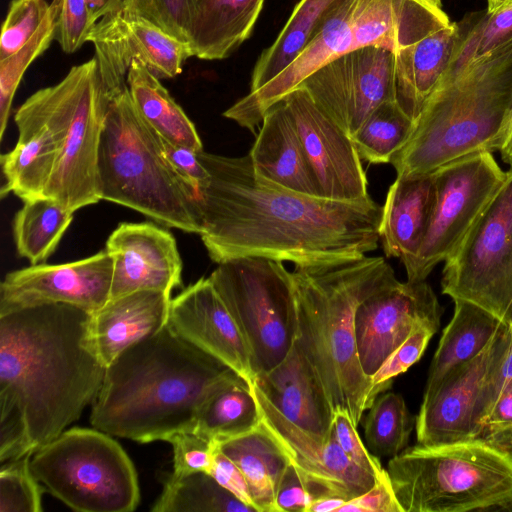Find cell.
<instances>
[{"label":"cell","mask_w":512,"mask_h":512,"mask_svg":"<svg viewBox=\"0 0 512 512\" xmlns=\"http://www.w3.org/2000/svg\"><path fill=\"white\" fill-rule=\"evenodd\" d=\"M285 100L321 198L353 202L369 197L367 177L351 137L301 86Z\"/></svg>","instance_id":"17"},{"label":"cell","mask_w":512,"mask_h":512,"mask_svg":"<svg viewBox=\"0 0 512 512\" xmlns=\"http://www.w3.org/2000/svg\"><path fill=\"white\" fill-rule=\"evenodd\" d=\"M335 0H300L274 43L252 71L249 93L256 92L287 69L303 52L324 11Z\"/></svg>","instance_id":"34"},{"label":"cell","mask_w":512,"mask_h":512,"mask_svg":"<svg viewBox=\"0 0 512 512\" xmlns=\"http://www.w3.org/2000/svg\"><path fill=\"white\" fill-rule=\"evenodd\" d=\"M453 301L454 313L443 330L424 392L435 387L451 369L478 356L504 325L492 313L476 304L464 300Z\"/></svg>","instance_id":"31"},{"label":"cell","mask_w":512,"mask_h":512,"mask_svg":"<svg viewBox=\"0 0 512 512\" xmlns=\"http://www.w3.org/2000/svg\"><path fill=\"white\" fill-rule=\"evenodd\" d=\"M168 326L249 384L254 383L249 346L209 277L197 280L171 298Z\"/></svg>","instance_id":"23"},{"label":"cell","mask_w":512,"mask_h":512,"mask_svg":"<svg viewBox=\"0 0 512 512\" xmlns=\"http://www.w3.org/2000/svg\"><path fill=\"white\" fill-rule=\"evenodd\" d=\"M87 42L108 96L127 87V74L134 60H141L159 79L173 78L193 57L189 42L179 40L155 24L118 12L100 18L89 31Z\"/></svg>","instance_id":"15"},{"label":"cell","mask_w":512,"mask_h":512,"mask_svg":"<svg viewBox=\"0 0 512 512\" xmlns=\"http://www.w3.org/2000/svg\"><path fill=\"white\" fill-rule=\"evenodd\" d=\"M510 342V329L502 325L478 356L454 367L435 387L424 392L415 423L418 444H443L477 437L475 417L483 385Z\"/></svg>","instance_id":"20"},{"label":"cell","mask_w":512,"mask_h":512,"mask_svg":"<svg viewBox=\"0 0 512 512\" xmlns=\"http://www.w3.org/2000/svg\"><path fill=\"white\" fill-rule=\"evenodd\" d=\"M434 201L433 175L399 177L389 187L379 226L380 241L387 257L402 263L418 251Z\"/></svg>","instance_id":"28"},{"label":"cell","mask_w":512,"mask_h":512,"mask_svg":"<svg viewBox=\"0 0 512 512\" xmlns=\"http://www.w3.org/2000/svg\"><path fill=\"white\" fill-rule=\"evenodd\" d=\"M438 329L433 325L417 327L371 377L372 384L383 392L388 391L393 378L407 371L421 358Z\"/></svg>","instance_id":"44"},{"label":"cell","mask_w":512,"mask_h":512,"mask_svg":"<svg viewBox=\"0 0 512 512\" xmlns=\"http://www.w3.org/2000/svg\"><path fill=\"white\" fill-rule=\"evenodd\" d=\"M415 127L396 100L380 104L351 136L361 158L372 164L391 163Z\"/></svg>","instance_id":"37"},{"label":"cell","mask_w":512,"mask_h":512,"mask_svg":"<svg viewBox=\"0 0 512 512\" xmlns=\"http://www.w3.org/2000/svg\"><path fill=\"white\" fill-rule=\"evenodd\" d=\"M511 2L512 0H487L486 10L491 13Z\"/></svg>","instance_id":"56"},{"label":"cell","mask_w":512,"mask_h":512,"mask_svg":"<svg viewBox=\"0 0 512 512\" xmlns=\"http://www.w3.org/2000/svg\"><path fill=\"white\" fill-rule=\"evenodd\" d=\"M31 455L2 463L0 512L42 511V487L30 468Z\"/></svg>","instance_id":"42"},{"label":"cell","mask_w":512,"mask_h":512,"mask_svg":"<svg viewBox=\"0 0 512 512\" xmlns=\"http://www.w3.org/2000/svg\"><path fill=\"white\" fill-rule=\"evenodd\" d=\"M255 385L290 422L325 441L333 437L334 411L313 366L295 344Z\"/></svg>","instance_id":"25"},{"label":"cell","mask_w":512,"mask_h":512,"mask_svg":"<svg viewBox=\"0 0 512 512\" xmlns=\"http://www.w3.org/2000/svg\"><path fill=\"white\" fill-rule=\"evenodd\" d=\"M248 155L259 177L290 191L319 197L284 99L276 102L265 113Z\"/></svg>","instance_id":"26"},{"label":"cell","mask_w":512,"mask_h":512,"mask_svg":"<svg viewBox=\"0 0 512 512\" xmlns=\"http://www.w3.org/2000/svg\"><path fill=\"white\" fill-rule=\"evenodd\" d=\"M460 38L457 22L395 54V99L414 121L447 71Z\"/></svg>","instance_id":"27"},{"label":"cell","mask_w":512,"mask_h":512,"mask_svg":"<svg viewBox=\"0 0 512 512\" xmlns=\"http://www.w3.org/2000/svg\"><path fill=\"white\" fill-rule=\"evenodd\" d=\"M90 313L65 304L0 315V461L32 455L96 398L106 372L86 344Z\"/></svg>","instance_id":"2"},{"label":"cell","mask_w":512,"mask_h":512,"mask_svg":"<svg viewBox=\"0 0 512 512\" xmlns=\"http://www.w3.org/2000/svg\"><path fill=\"white\" fill-rule=\"evenodd\" d=\"M23 203L13 221L16 249L31 265L41 264L57 248L74 213L50 198Z\"/></svg>","instance_id":"35"},{"label":"cell","mask_w":512,"mask_h":512,"mask_svg":"<svg viewBox=\"0 0 512 512\" xmlns=\"http://www.w3.org/2000/svg\"><path fill=\"white\" fill-rule=\"evenodd\" d=\"M387 473L403 512L512 511V457L480 438L408 447Z\"/></svg>","instance_id":"8"},{"label":"cell","mask_w":512,"mask_h":512,"mask_svg":"<svg viewBox=\"0 0 512 512\" xmlns=\"http://www.w3.org/2000/svg\"><path fill=\"white\" fill-rule=\"evenodd\" d=\"M442 293L512 325V167L485 210L445 261Z\"/></svg>","instance_id":"12"},{"label":"cell","mask_w":512,"mask_h":512,"mask_svg":"<svg viewBox=\"0 0 512 512\" xmlns=\"http://www.w3.org/2000/svg\"><path fill=\"white\" fill-rule=\"evenodd\" d=\"M345 501L337 498H320L313 500L308 512H337Z\"/></svg>","instance_id":"53"},{"label":"cell","mask_w":512,"mask_h":512,"mask_svg":"<svg viewBox=\"0 0 512 512\" xmlns=\"http://www.w3.org/2000/svg\"><path fill=\"white\" fill-rule=\"evenodd\" d=\"M164 155L179 177L194 190L196 195L209 177L197 151L173 144L161 138Z\"/></svg>","instance_id":"49"},{"label":"cell","mask_w":512,"mask_h":512,"mask_svg":"<svg viewBox=\"0 0 512 512\" xmlns=\"http://www.w3.org/2000/svg\"><path fill=\"white\" fill-rule=\"evenodd\" d=\"M94 25L88 0H62L56 40L65 53H73L87 42Z\"/></svg>","instance_id":"46"},{"label":"cell","mask_w":512,"mask_h":512,"mask_svg":"<svg viewBox=\"0 0 512 512\" xmlns=\"http://www.w3.org/2000/svg\"><path fill=\"white\" fill-rule=\"evenodd\" d=\"M63 130L62 147L45 198L74 213L98 203V150L109 96L96 59L73 66L46 87Z\"/></svg>","instance_id":"11"},{"label":"cell","mask_w":512,"mask_h":512,"mask_svg":"<svg viewBox=\"0 0 512 512\" xmlns=\"http://www.w3.org/2000/svg\"><path fill=\"white\" fill-rule=\"evenodd\" d=\"M217 446L244 474L256 511L278 512L277 488L290 461L263 424Z\"/></svg>","instance_id":"30"},{"label":"cell","mask_w":512,"mask_h":512,"mask_svg":"<svg viewBox=\"0 0 512 512\" xmlns=\"http://www.w3.org/2000/svg\"><path fill=\"white\" fill-rule=\"evenodd\" d=\"M499 152L502 160L512 167V121Z\"/></svg>","instance_id":"55"},{"label":"cell","mask_w":512,"mask_h":512,"mask_svg":"<svg viewBox=\"0 0 512 512\" xmlns=\"http://www.w3.org/2000/svg\"><path fill=\"white\" fill-rule=\"evenodd\" d=\"M171 294L162 291L132 292L108 302L89 315L86 344L104 367L126 349L168 324Z\"/></svg>","instance_id":"24"},{"label":"cell","mask_w":512,"mask_h":512,"mask_svg":"<svg viewBox=\"0 0 512 512\" xmlns=\"http://www.w3.org/2000/svg\"><path fill=\"white\" fill-rule=\"evenodd\" d=\"M154 512H255L207 472L171 474L151 509Z\"/></svg>","instance_id":"36"},{"label":"cell","mask_w":512,"mask_h":512,"mask_svg":"<svg viewBox=\"0 0 512 512\" xmlns=\"http://www.w3.org/2000/svg\"><path fill=\"white\" fill-rule=\"evenodd\" d=\"M261 423L252 385L240 378L213 393L201 407L193 431L215 443L245 434Z\"/></svg>","instance_id":"33"},{"label":"cell","mask_w":512,"mask_h":512,"mask_svg":"<svg viewBox=\"0 0 512 512\" xmlns=\"http://www.w3.org/2000/svg\"><path fill=\"white\" fill-rule=\"evenodd\" d=\"M337 512H403L395 496L388 473L368 491L343 503Z\"/></svg>","instance_id":"50"},{"label":"cell","mask_w":512,"mask_h":512,"mask_svg":"<svg viewBox=\"0 0 512 512\" xmlns=\"http://www.w3.org/2000/svg\"><path fill=\"white\" fill-rule=\"evenodd\" d=\"M493 153L448 163L432 173L434 201L423 241L403 262L407 281H424L458 248L506 178Z\"/></svg>","instance_id":"13"},{"label":"cell","mask_w":512,"mask_h":512,"mask_svg":"<svg viewBox=\"0 0 512 512\" xmlns=\"http://www.w3.org/2000/svg\"><path fill=\"white\" fill-rule=\"evenodd\" d=\"M442 311L426 280H397L365 298L355 313L356 348L363 373L371 379L417 327H440Z\"/></svg>","instance_id":"16"},{"label":"cell","mask_w":512,"mask_h":512,"mask_svg":"<svg viewBox=\"0 0 512 512\" xmlns=\"http://www.w3.org/2000/svg\"><path fill=\"white\" fill-rule=\"evenodd\" d=\"M451 23L440 0H335L298 58L268 84L235 102L223 116L254 132L272 105L328 61L368 45L396 53Z\"/></svg>","instance_id":"6"},{"label":"cell","mask_w":512,"mask_h":512,"mask_svg":"<svg viewBox=\"0 0 512 512\" xmlns=\"http://www.w3.org/2000/svg\"><path fill=\"white\" fill-rule=\"evenodd\" d=\"M509 329H510V332H511V339H512V325H511V327Z\"/></svg>","instance_id":"57"},{"label":"cell","mask_w":512,"mask_h":512,"mask_svg":"<svg viewBox=\"0 0 512 512\" xmlns=\"http://www.w3.org/2000/svg\"><path fill=\"white\" fill-rule=\"evenodd\" d=\"M457 24L460 38L453 59L441 79L454 75L469 63L512 42V2L491 13L484 10L467 14Z\"/></svg>","instance_id":"38"},{"label":"cell","mask_w":512,"mask_h":512,"mask_svg":"<svg viewBox=\"0 0 512 512\" xmlns=\"http://www.w3.org/2000/svg\"><path fill=\"white\" fill-rule=\"evenodd\" d=\"M209 173L199 189L200 237L210 259L260 257L313 266L378 248L382 207L296 193L259 177L249 155L198 153Z\"/></svg>","instance_id":"1"},{"label":"cell","mask_w":512,"mask_h":512,"mask_svg":"<svg viewBox=\"0 0 512 512\" xmlns=\"http://www.w3.org/2000/svg\"><path fill=\"white\" fill-rule=\"evenodd\" d=\"M97 172L101 200L200 234L197 195L168 163L161 137L138 114L128 86L109 96Z\"/></svg>","instance_id":"7"},{"label":"cell","mask_w":512,"mask_h":512,"mask_svg":"<svg viewBox=\"0 0 512 512\" xmlns=\"http://www.w3.org/2000/svg\"><path fill=\"white\" fill-rule=\"evenodd\" d=\"M173 474L186 475L194 472L209 473L217 444L193 430L172 436Z\"/></svg>","instance_id":"45"},{"label":"cell","mask_w":512,"mask_h":512,"mask_svg":"<svg viewBox=\"0 0 512 512\" xmlns=\"http://www.w3.org/2000/svg\"><path fill=\"white\" fill-rule=\"evenodd\" d=\"M127 86L133 104L146 124L161 138L180 146L203 151L193 122L148 67L139 59L131 63Z\"/></svg>","instance_id":"32"},{"label":"cell","mask_w":512,"mask_h":512,"mask_svg":"<svg viewBox=\"0 0 512 512\" xmlns=\"http://www.w3.org/2000/svg\"><path fill=\"white\" fill-rule=\"evenodd\" d=\"M94 24L112 12L116 0H88Z\"/></svg>","instance_id":"54"},{"label":"cell","mask_w":512,"mask_h":512,"mask_svg":"<svg viewBox=\"0 0 512 512\" xmlns=\"http://www.w3.org/2000/svg\"><path fill=\"white\" fill-rule=\"evenodd\" d=\"M18 141L1 156L5 183L1 195L12 192L23 202L45 198L62 147L63 130L52 102L42 88L14 115Z\"/></svg>","instance_id":"21"},{"label":"cell","mask_w":512,"mask_h":512,"mask_svg":"<svg viewBox=\"0 0 512 512\" xmlns=\"http://www.w3.org/2000/svg\"><path fill=\"white\" fill-rule=\"evenodd\" d=\"M209 474L237 499L257 512L253 506L244 474L229 457L219 450L218 446L215 449L213 464Z\"/></svg>","instance_id":"51"},{"label":"cell","mask_w":512,"mask_h":512,"mask_svg":"<svg viewBox=\"0 0 512 512\" xmlns=\"http://www.w3.org/2000/svg\"><path fill=\"white\" fill-rule=\"evenodd\" d=\"M33 475L70 508L81 512H131L139 486L123 448L96 428H71L31 455Z\"/></svg>","instance_id":"9"},{"label":"cell","mask_w":512,"mask_h":512,"mask_svg":"<svg viewBox=\"0 0 512 512\" xmlns=\"http://www.w3.org/2000/svg\"><path fill=\"white\" fill-rule=\"evenodd\" d=\"M113 263L110 299L142 290L171 294L182 260L173 235L152 222L120 223L106 241Z\"/></svg>","instance_id":"22"},{"label":"cell","mask_w":512,"mask_h":512,"mask_svg":"<svg viewBox=\"0 0 512 512\" xmlns=\"http://www.w3.org/2000/svg\"><path fill=\"white\" fill-rule=\"evenodd\" d=\"M312 499L296 471L289 463L285 469L276 493L278 512H308Z\"/></svg>","instance_id":"52"},{"label":"cell","mask_w":512,"mask_h":512,"mask_svg":"<svg viewBox=\"0 0 512 512\" xmlns=\"http://www.w3.org/2000/svg\"><path fill=\"white\" fill-rule=\"evenodd\" d=\"M62 0H52L46 18L33 37L18 51L0 60V139L5 133L12 102L24 73L56 38Z\"/></svg>","instance_id":"40"},{"label":"cell","mask_w":512,"mask_h":512,"mask_svg":"<svg viewBox=\"0 0 512 512\" xmlns=\"http://www.w3.org/2000/svg\"><path fill=\"white\" fill-rule=\"evenodd\" d=\"M196 0H116L112 12L145 19L188 42ZM107 15V14H106Z\"/></svg>","instance_id":"41"},{"label":"cell","mask_w":512,"mask_h":512,"mask_svg":"<svg viewBox=\"0 0 512 512\" xmlns=\"http://www.w3.org/2000/svg\"><path fill=\"white\" fill-rule=\"evenodd\" d=\"M264 0H196L188 42L194 57L221 60L251 35Z\"/></svg>","instance_id":"29"},{"label":"cell","mask_w":512,"mask_h":512,"mask_svg":"<svg viewBox=\"0 0 512 512\" xmlns=\"http://www.w3.org/2000/svg\"><path fill=\"white\" fill-rule=\"evenodd\" d=\"M50 3L46 0H12L2 26L0 60L26 44L46 18Z\"/></svg>","instance_id":"43"},{"label":"cell","mask_w":512,"mask_h":512,"mask_svg":"<svg viewBox=\"0 0 512 512\" xmlns=\"http://www.w3.org/2000/svg\"><path fill=\"white\" fill-rule=\"evenodd\" d=\"M113 263L106 250L64 264H36L8 273L0 286V315L65 304L88 313L110 298Z\"/></svg>","instance_id":"19"},{"label":"cell","mask_w":512,"mask_h":512,"mask_svg":"<svg viewBox=\"0 0 512 512\" xmlns=\"http://www.w3.org/2000/svg\"><path fill=\"white\" fill-rule=\"evenodd\" d=\"M333 433L343 452L360 468L374 475L377 479L387 473L378 458L364 445L357 427L346 411L338 410L334 412Z\"/></svg>","instance_id":"47"},{"label":"cell","mask_w":512,"mask_h":512,"mask_svg":"<svg viewBox=\"0 0 512 512\" xmlns=\"http://www.w3.org/2000/svg\"><path fill=\"white\" fill-rule=\"evenodd\" d=\"M209 279L249 346L255 378L277 366L297 335L291 271L281 261L243 257L219 263Z\"/></svg>","instance_id":"10"},{"label":"cell","mask_w":512,"mask_h":512,"mask_svg":"<svg viewBox=\"0 0 512 512\" xmlns=\"http://www.w3.org/2000/svg\"><path fill=\"white\" fill-rule=\"evenodd\" d=\"M413 420L400 394L381 393L372 403L364 422L368 450L377 458H393L407 448Z\"/></svg>","instance_id":"39"},{"label":"cell","mask_w":512,"mask_h":512,"mask_svg":"<svg viewBox=\"0 0 512 512\" xmlns=\"http://www.w3.org/2000/svg\"><path fill=\"white\" fill-rule=\"evenodd\" d=\"M240 378L167 324L106 368L90 422L109 435L140 443L169 441L193 430L206 400Z\"/></svg>","instance_id":"3"},{"label":"cell","mask_w":512,"mask_h":512,"mask_svg":"<svg viewBox=\"0 0 512 512\" xmlns=\"http://www.w3.org/2000/svg\"><path fill=\"white\" fill-rule=\"evenodd\" d=\"M477 438L512 457V381L482 422Z\"/></svg>","instance_id":"48"},{"label":"cell","mask_w":512,"mask_h":512,"mask_svg":"<svg viewBox=\"0 0 512 512\" xmlns=\"http://www.w3.org/2000/svg\"><path fill=\"white\" fill-rule=\"evenodd\" d=\"M252 390L260 409L261 423L295 467L312 501L337 498L346 502L374 486L378 479L343 452L334 433L325 441L304 431L286 419L255 383Z\"/></svg>","instance_id":"18"},{"label":"cell","mask_w":512,"mask_h":512,"mask_svg":"<svg viewBox=\"0 0 512 512\" xmlns=\"http://www.w3.org/2000/svg\"><path fill=\"white\" fill-rule=\"evenodd\" d=\"M297 335L295 344L316 371L333 411H346L357 427L383 391L362 371L355 339V313L369 295L398 279L381 256L295 266L291 271Z\"/></svg>","instance_id":"4"},{"label":"cell","mask_w":512,"mask_h":512,"mask_svg":"<svg viewBox=\"0 0 512 512\" xmlns=\"http://www.w3.org/2000/svg\"><path fill=\"white\" fill-rule=\"evenodd\" d=\"M299 86L351 137L380 104L396 100L395 54L360 47L318 67Z\"/></svg>","instance_id":"14"},{"label":"cell","mask_w":512,"mask_h":512,"mask_svg":"<svg viewBox=\"0 0 512 512\" xmlns=\"http://www.w3.org/2000/svg\"><path fill=\"white\" fill-rule=\"evenodd\" d=\"M512 121V42L443 78L390 164L397 176L431 174L463 157L499 151Z\"/></svg>","instance_id":"5"}]
</instances>
